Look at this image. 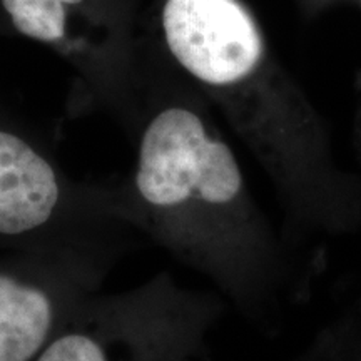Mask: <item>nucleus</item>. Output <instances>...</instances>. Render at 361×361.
I'll use <instances>...</instances> for the list:
<instances>
[{"instance_id": "f257e3e1", "label": "nucleus", "mask_w": 361, "mask_h": 361, "mask_svg": "<svg viewBox=\"0 0 361 361\" xmlns=\"http://www.w3.org/2000/svg\"><path fill=\"white\" fill-rule=\"evenodd\" d=\"M126 130L133 168L104 179L116 218L201 274L252 326H278L308 298L310 269L252 192L211 104L144 37Z\"/></svg>"}, {"instance_id": "f03ea898", "label": "nucleus", "mask_w": 361, "mask_h": 361, "mask_svg": "<svg viewBox=\"0 0 361 361\" xmlns=\"http://www.w3.org/2000/svg\"><path fill=\"white\" fill-rule=\"evenodd\" d=\"M151 40L252 156L293 245L361 233V174L281 64L246 0H154Z\"/></svg>"}, {"instance_id": "7ed1b4c3", "label": "nucleus", "mask_w": 361, "mask_h": 361, "mask_svg": "<svg viewBox=\"0 0 361 361\" xmlns=\"http://www.w3.org/2000/svg\"><path fill=\"white\" fill-rule=\"evenodd\" d=\"M137 241L112 213L106 180L74 178L42 135L0 107V252L124 256Z\"/></svg>"}, {"instance_id": "20e7f679", "label": "nucleus", "mask_w": 361, "mask_h": 361, "mask_svg": "<svg viewBox=\"0 0 361 361\" xmlns=\"http://www.w3.org/2000/svg\"><path fill=\"white\" fill-rule=\"evenodd\" d=\"M228 303L161 271L117 293H89L32 361H204Z\"/></svg>"}, {"instance_id": "39448f33", "label": "nucleus", "mask_w": 361, "mask_h": 361, "mask_svg": "<svg viewBox=\"0 0 361 361\" xmlns=\"http://www.w3.org/2000/svg\"><path fill=\"white\" fill-rule=\"evenodd\" d=\"M141 6L142 0H0L17 34L72 71V109L102 111L124 129L137 101Z\"/></svg>"}, {"instance_id": "423d86ee", "label": "nucleus", "mask_w": 361, "mask_h": 361, "mask_svg": "<svg viewBox=\"0 0 361 361\" xmlns=\"http://www.w3.org/2000/svg\"><path fill=\"white\" fill-rule=\"evenodd\" d=\"M123 255L0 252V361H32L66 314L101 290Z\"/></svg>"}, {"instance_id": "0eeeda50", "label": "nucleus", "mask_w": 361, "mask_h": 361, "mask_svg": "<svg viewBox=\"0 0 361 361\" xmlns=\"http://www.w3.org/2000/svg\"><path fill=\"white\" fill-rule=\"evenodd\" d=\"M314 336V361H361V295Z\"/></svg>"}, {"instance_id": "6e6552de", "label": "nucleus", "mask_w": 361, "mask_h": 361, "mask_svg": "<svg viewBox=\"0 0 361 361\" xmlns=\"http://www.w3.org/2000/svg\"><path fill=\"white\" fill-rule=\"evenodd\" d=\"M298 2H300V6L305 11V13H308V16H314V13L323 12L324 8L336 6V4L346 2V0H298ZM348 2H353V0H348Z\"/></svg>"}, {"instance_id": "1a4fd4ad", "label": "nucleus", "mask_w": 361, "mask_h": 361, "mask_svg": "<svg viewBox=\"0 0 361 361\" xmlns=\"http://www.w3.org/2000/svg\"><path fill=\"white\" fill-rule=\"evenodd\" d=\"M316 355H318V341H316V336L311 340L303 351H300L296 356H293L288 361H314Z\"/></svg>"}, {"instance_id": "9d476101", "label": "nucleus", "mask_w": 361, "mask_h": 361, "mask_svg": "<svg viewBox=\"0 0 361 361\" xmlns=\"http://www.w3.org/2000/svg\"><path fill=\"white\" fill-rule=\"evenodd\" d=\"M356 2H358V4H360V6H361V0H356Z\"/></svg>"}]
</instances>
